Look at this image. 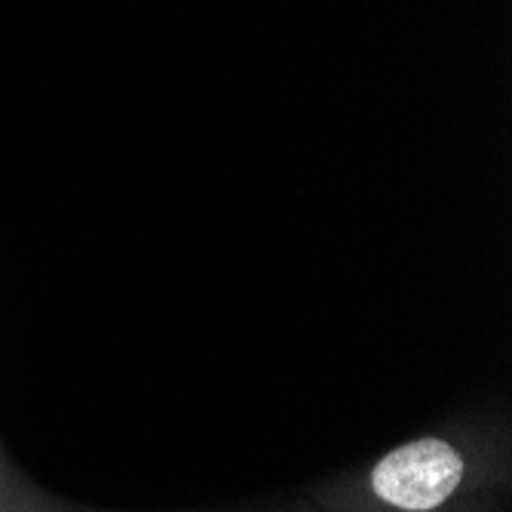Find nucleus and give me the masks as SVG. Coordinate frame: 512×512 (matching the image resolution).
<instances>
[{
	"label": "nucleus",
	"instance_id": "f257e3e1",
	"mask_svg": "<svg viewBox=\"0 0 512 512\" xmlns=\"http://www.w3.org/2000/svg\"><path fill=\"white\" fill-rule=\"evenodd\" d=\"M506 417H467L414 436L316 494L325 512H470L509 488Z\"/></svg>",
	"mask_w": 512,
	"mask_h": 512
},
{
	"label": "nucleus",
	"instance_id": "f03ea898",
	"mask_svg": "<svg viewBox=\"0 0 512 512\" xmlns=\"http://www.w3.org/2000/svg\"><path fill=\"white\" fill-rule=\"evenodd\" d=\"M0 512H71L34 482H28L13 463L0 454Z\"/></svg>",
	"mask_w": 512,
	"mask_h": 512
}]
</instances>
